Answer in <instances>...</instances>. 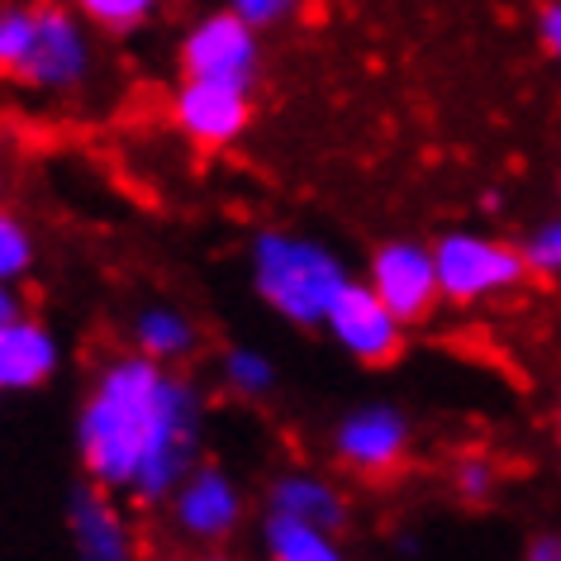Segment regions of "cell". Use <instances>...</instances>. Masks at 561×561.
<instances>
[{"label":"cell","mask_w":561,"mask_h":561,"mask_svg":"<svg viewBox=\"0 0 561 561\" xmlns=\"http://www.w3.org/2000/svg\"><path fill=\"white\" fill-rule=\"evenodd\" d=\"M201 390L134 347L95 371L81 404V471L101 490H129L138 504H162L201 467Z\"/></svg>","instance_id":"obj_1"},{"label":"cell","mask_w":561,"mask_h":561,"mask_svg":"<svg viewBox=\"0 0 561 561\" xmlns=\"http://www.w3.org/2000/svg\"><path fill=\"white\" fill-rule=\"evenodd\" d=\"M347 280L353 276H347L343 257L319 238H300L286 229H262L252 238V290L286 324L319 329Z\"/></svg>","instance_id":"obj_2"},{"label":"cell","mask_w":561,"mask_h":561,"mask_svg":"<svg viewBox=\"0 0 561 561\" xmlns=\"http://www.w3.org/2000/svg\"><path fill=\"white\" fill-rule=\"evenodd\" d=\"M101 67V48H95V30L77 15L72 5L58 0H34V30H30V48L15 67V87L34 91V95H81L95 81Z\"/></svg>","instance_id":"obj_3"},{"label":"cell","mask_w":561,"mask_h":561,"mask_svg":"<svg viewBox=\"0 0 561 561\" xmlns=\"http://www.w3.org/2000/svg\"><path fill=\"white\" fill-rule=\"evenodd\" d=\"M433 262H438L443 300L453 305L510 296V290H518L533 276L524 262V248L500 243V238H481V233H443L433 243Z\"/></svg>","instance_id":"obj_4"},{"label":"cell","mask_w":561,"mask_h":561,"mask_svg":"<svg viewBox=\"0 0 561 561\" xmlns=\"http://www.w3.org/2000/svg\"><path fill=\"white\" fill-rule=\"evenodd\" d=\"M181 77H205V81H233V87H257L262 77V30L238 20L229 5L205 10L186 24L176 44Z\"/></svg>","instance_id":"obj_5"},{"label":"cell","mask_w":561,"mask_h":561,"mask_svg":"<svg viewBox=\"0 0 561 561\" xmlns=\"http://www.w3.org/2000/svg\"><path fill=\"white\" fill-rule=\"evenodd\" d=\"M329 339L362 367H390L404 353L400 314L371 290V280H347L324 314Z\"/></svg>","instance_id":"obj_6"},{"label":"cell","mask_w":561,"mask_h":561,"mask_svg":"<svg viewBox=\"0 0 561 561\" xmlns=\"http://www.w3.org/2000/svg\"><path fill=\"white\" fill-rule=\"evenodd\" d=\"M172 124L176 134L195 148H233L252 124V87L233 81H205V77H181L172 91Z\"/></svg>","instance_id":"obj_7"},{"label":"cell","mask_w":561,"mask_h":561,"mask_svg":"<svg viewBox=\"0 0 561 561\" xmlns=\"http://www.w3.org/2000/svg\"><path fill=\"white\" fill-rule=\"evenodd\" d=\"M371 290L381 296L390 310L400 314V324H424V319L438 310L443 286H438V262H433V248L414 243V238H390L371 252Z\"/></svg>","instance_id":"obj_8"},{"label":"cell","mask_w":561,"mask_h":561,"mask_svg":"<svg viewBox=\"0 0 561 561\" xmlns=\"http://www.w3.org/2000/svg\"><path fill=\"white\" fill-rule=\"evenodd\" d=\"M410 438H414L410 419L400 410H390V404H362V410H353L333 428V457H339L347 471L376 481V476H390L404 467Z\"/></svg>","instance_id":"obj_9"},{"label":"cell","mask_w":561,"mask_h":561,"mask_svg":"<svg viewBox=\"0 0 561 561\" xmlns=\"http://www.w3.org/2000/svg\"><path fill=\"white\" fill-rule=\"evenodd\" d=\"M172 528L191 542H224L243 524V490L224 467H195L167 500Z\"/></svg>","instance_id":"obj_10"},{"label":"cell","mask_w":561,"mask_h":561,"mask_svg":"<svg viewBox=\"0 0 561 561\" xmlns=\"http://www.w3.org/2000/svg\"><path fill=\"white\" fill-rule=\"evenodd\" d=\"M62 347L44 319L15 314L10 324H0V396H24L58 376Z\"/></svg>","instance_id":"obj_11"},{"label":"cell","mask_w":561,"mask_h":561,"mask_svg":"<svg viewBox=\"0 0 561 561\" xmlns=\"http://www.w3.org/2000/svg\"><path fill=\"white\" fill-rule=\"evenodd\" d=\"M67 528L77 542V561H134V538L101 485H81L67 500Z\"/></svg>","instance_id":"obj_12"},{"label":"cell","mask_w":561,"mask_h":561,"mask_svg":"<svg viewBox=\"0 0 561 561\" xmlns=\"http://www.w3.org/2000/svg\"><path fill=\"white\" fill-rule=\"evenodd\" d=\"M272 514H290V518H305V524H314V528L339 533L347 524V500H343V490H333L324 481V476L286 471L272 481Z\"/></svg>","instance_id":"obj_13"},{"label":"cell","mask_w":561,"mask_h":561,"mask_svg":"<svg viewBox=\"0 0 561 561\" xmlns=\"http://www.w3.org/2000/svg\"><path fill=\"white\" fill-rule=\"evenodd\" d=\"M134 347L162 367L172 362H186L195 347H201V329H195L191 314L172 310V305H148V310L134 314Z\"/></svg>","instance_id":"obj_14"},{"label":"cell","mask_w":561,"mask_h":561,"mask_svg":"<svg viewBox=\"0 0 561 561\" xmlns=\"http://www.w3.org/2000/svg\"><path fill=\"white\" fill-rule=\"evenodd\" d=\"M262 547H266V561H347V552L329 528H314L290 514H266Z\"/></svg>","instance_id":"obj_15"},{"label":"cell","mask_w":561,"mask_h":561,"mask_svg":"<svg viewBox=\"0 0 561 561\" xmlns=\"http://www.w3.org/2000/svg\"><path fill=\"white\" fill-rule=\"evenodd\" d=\"M95 34H138L162 15L167 0H67Z\"/></svg>","instance_id":"obj_16"},{"label":"cell","mask_w":561,"mask_h":561,"mask_svg":"<svg viewBox=\"0 0 561 561\" xmlns=\"http://www.w3.org/2000/svg\"><path fill=\"white\" fill-rule=\"evenodd\" d=\"M224 386L243 400L272 396V386H276L272 357H262L257 347H229V353H224Z\"/></svg>","instance_id":"obj_17"},{"label":"cell","mask_w":561,"mask_h":561,"mask_svg":"<svg viewBox=\"0 0 561 561\" xmlns=\"http://www.w3.org/2000/svg\"><path fill=\"white\" fill-rule=\"evenodd\" d=\"M34 257H38V248H34V233H30V224H24L15 209H5L0 205V280H24L34 272Z\"/></svg>","instance_id":"obj_18"},{"label":"cell","mask_w":561,"mask_h":561,"mask_svg":"<svg viewBox=\"0 0 561 561\" xmlns=\"http://www.w3.org/2000/svg\"><path fill=\"white\" fill-rule=\"evenodd\" d=\"M524 262H528L533 276H547V280L561 276V219H547V224H538V229L528 233Z\"/></svg>","instance_id":"obj_19"},{"label":"cell","mask_w":561,"mask_h":561,"mask_svg":"<svg viewBox=\"0 0 561 561\" xmlns=\"http://www.w3.org/2000/svg\"><path fill=\"white\" fill-rule=\"evenodd\" d=\"M224 5L233 10L238 20H248L252 30H280V24H290L305 10V0H224Z\"/></svg>","instance_id":"obj_20"},{"label":"cell","mask_w":561,"mask_h":561,"mask_svg":"<svg viewBox=\"0 0 561 561\" xmlns=\"http://www.w3.org/2000/svg\"><path fill=\"white\" fill-rule=\"evenodd\" d=\"M453 490L467 504H485L490 495H495V461L485 457H461L453 467Z\"/></svg>","instance_id":"obj_21"},{"label":"cell","mask_w":561,"mask_h":561,"mask_svg":"<svg viewBox=\"0 0 561 561\" xmlns=\"http://www.w3.org/2000/svg\"><path fill=\"white\" fill-rule=\"evenodd\" d=\"M533 34H538V44H542L547 58L561 62V0H542L538 20H533Z\"/></svg>","instance_id":"obj_22"},{"label":"cell","mask_w":561,"mask_h":561,"mask_svg":"<svg viewBox=\"0 0 561 561\" xmlns=\"http://www.w3.org/2000/svg\"><path fill=\"white\" fill-rule=\"evenodd\" d=\"M524 561H561V538H557V533H538V538L528 542Z\"/></svg>","instance_id":"obj_23"},{"label":"cell","mask_w":561,"mask_h":561,"mask_svg":"<svg viewBox=\"0 0 561 561\" xmlns=\"http://www.w3.org/2000/svg\"><path fill=\"white\" fill-rule=\"evenodd\" d=\"M15 314H24L20 310V296H15V286L10 280H0V324H10Z\"/></svg>","instance_id":"obj_24"},{"label":"cell","mask_w":561,"mask_h":561,"mask_svg":"<svg viewBox=\"0 0 561 561\" xmlns=\"http://www.w3.org/2000/svg\"><path fill=\"white\" fill-rule=\"evenodd\" d=\"M201 561H238V557H229V552H205Z\"/></svg>","instance_id":"obj_25"},{"label":"cell","mask_w":561,"mask_h":561,"mask_svg":"<svg viewBox=\"0 0 561 561\" xmlns=\"http://www.w3.org/2000/svg\"><path fill=\"white\" fill-rule=\"evenodd\" d=\"M0 201H5V167H0Z\"/></svg>","instance_id":"obj_26"}]
</instances>
